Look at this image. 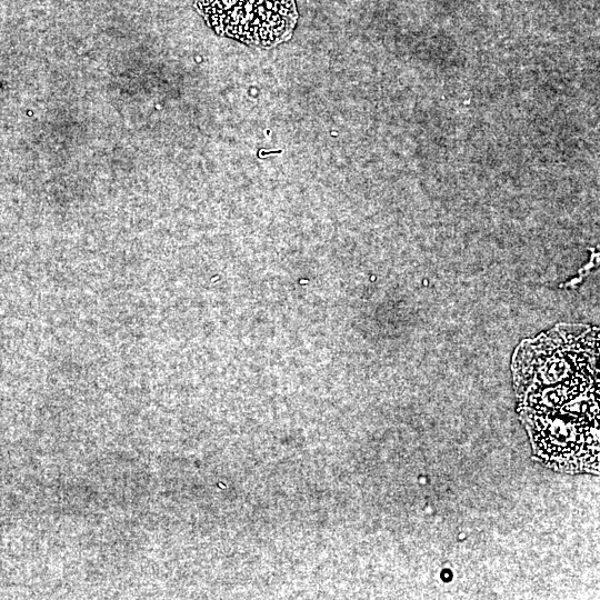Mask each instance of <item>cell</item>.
Returning a JSON list of instances; mask_svg holds the SVG:
<instances>
[{
  "mask_svg": "<svg viewBox=\"0 0 600 600\" xmlns=\"http://www.w3.org/2000/svg\"><path fill=\"white\" fill-rule=\"evenodd\" d=\"M193 3L218 36L258 48H272L290 40L299 19L297 0H194Z\"/></svg>",
  "mask_w": 600,
  "mask_h": 600,
  "instance_id": "2",
  "label": "cell"
},
{
  "mask_svg": "<svg viewBox=\"0 0 600 600\" xmlns=\"http://www.w3.org/2000/svg\"><path fill=\"white\" fill-rule=\"evenodd\" d=\"M599 328L558 323L514 349L516 411L532 459L567 474L600 471Z\"/></svg>",
  "mask_w": 600,
  "mask_h": 600,
  "instance_id": "1",
  "label": "cell"
}]
</instances>
